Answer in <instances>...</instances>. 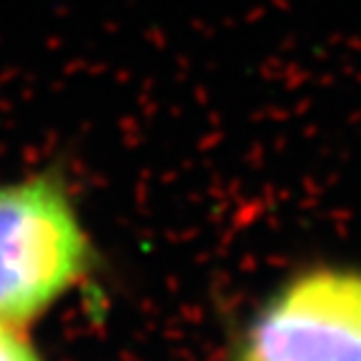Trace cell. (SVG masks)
<instances>
[{
  "label": "cell",
  "mask_w": 361,
  "mask_h": 361,
  "mask_svg": "<svg viewBox=\"0 0 361 361\" xmlns=\"http://www.w3.org/2000/svg\"><path fill=\"white\" fill-rule=\"evenodd\" d=\"M90 266V238L56 176L0 186V322L38 319Z\"/></svg>",
  "instance_id": "6da1fadb"
},
{
  "label": "cell",
  "mask_w": 361,
  "mask_h": 361,
  "mask_svg": "<svg viewBox=\"0 0 361 361\" xmlns=\"http://www.w3.org/2000/svg\"><path fill=\"white\" fill-rule=\"evenodd\" d=\"M243 361H361V269L288 279L248 326Z\"/></svg>",
  "instance_id": "7a4b0ae2"
},
{
  "label": "cell",
  "mask_w": 361,
  "mask_h": 361,
  "mask_svg": "<svg viewBox=\"0 0 361 361\" xmlns=\"http://www.w3.org/2000/svg\"><path fill=\"white\" fill-rule=\"evenodd\" d=\"M0 361H43L20 326L0 322Z\"/></svg>",
  "instance_id": "3957f363"
}]
</instances>
